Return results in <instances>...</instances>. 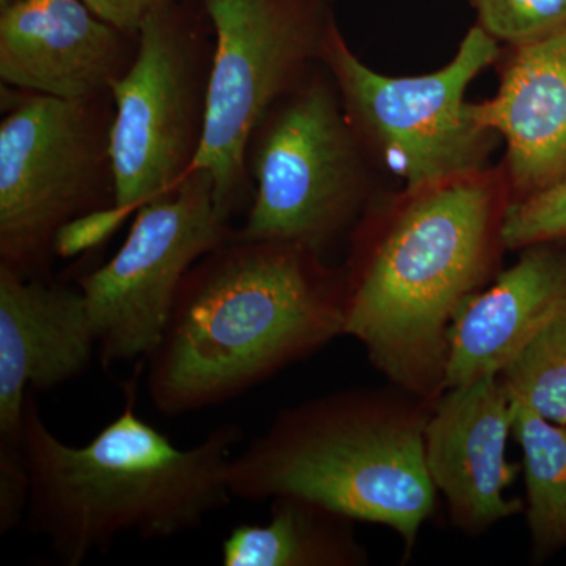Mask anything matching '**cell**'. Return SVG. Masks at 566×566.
<instances>
[{"instance_id":"18","label":"cell","mask_w":566,"mask_h":566,"mask_svg":"<svg viewBox=\"0 0 566 566\" xmlns=\"http://www.w3.org/2000/svg\"><path fill=\"white\" fill-rule=\"evenodd\" d=\"M499 375L516 401L566 427V307Z\"/></svg>"},{"instance_id":"15","label":"cell","mask_w":566,"mask_h":566,"mask_svg":"<svg viewBox=\"0 0 566 566\" xmlns=\"http://www.w3.org/2000/svg\"><path fill=\"white\" fill-rule=\"evenodd\" d=\"M520 259L469 300L449 337L444 390L499 375L566 307V240L521 249Z\"/></svg>"},{"instance_id":"19","label":"cell","mask_w":566,"mask_h":566,"mask_svg":"<svg viewBox=\"0 0 566 566\" xmlns=\"http://www.w3.org/2000/svg\"><path fill=\"white\" fill-rule=\"evenodd\" d=\"M479 28L505 48L545 40L566 29V0H469Z\"/></svg>"},{"instance_id":"14","label":"cell","mask_w":566,"mask_h":566,"mask_svg":"<svg viewBox=\"0 0 566 566\" xmlns=\"http://www.w3.org/2000/svg\"><path fill=\"white\" fill-rule=\"evenodd\" d=\"M497 92L472 103L480 125L505 142L502 164L512 203L566 180V29L505 48Z\"/></svg>"},{"instance_id":"11","label":"cell","mask_w":566,"mask_h":566,"mask_svg":"<svg viewBox=\"0 0 566 566\" xmlns=\"http://www.w3.org/2000/svg\"><path fill=\"white\" fill-rule=\"evenodd\" d=\"M513 420L515 400L501 375L450 387L434 400L424 463L450 523L464 535L486 534L524 512L521 499L506 495L523 472L506 458Z\"/></svg>"},{"instance_id":"2","label":"cell","mask_w":566,"mask_h":566,"mask_svg":"<svg viewBox=\"0 0 566 566\" xmlns=\"http://www.w3.org/2000/svg\"><path fill=\"white\" fill-rule=\"evenodd\" d=\"M345 335L344 271L281 241L233 237L186 274L147 389L164 416L226 403Z\"/></svg>"},{"instance_id":"6","label":"cell","mask_w":566,"mask_h":566,"mask_svg":"<svg viewBox=\"0 0 566 566\" xmlns=\"http://www.w3.org/2000/svg\"><path fill=\"white\" fill-rule=\"evenodd\" d=\"M501 52L475 25L442 69L387 76L354 54L337 25L322 63L371 161L403 180L405 189H419L490 167L501 137L476 122L465 91Z\"/></svg>"},{"instance_id":"3","label":"cell","mask_w":566,"mask_h":566,"mask_svg":"<svg viewBox=\"0 0 566 566\" xmlns=\"http://www.w3.org/2000/svg\"><path fill=\"white\" fill-rule=\"evenodd\" d=\"M243 430L216 428L191 449L175 446L136 411V382L122 415L88 444L52 433L33 390L25 397L21 449L29 472L25 531L50 542L61 564L106 553L123 535L170 539L196 531L234 501L227 482Z\"/></svg>"},{"instance_id":"22","label":"cell","mask_w":566,"mask_h":566,"mask_svg":"<svg viewBox=\"0 0 566 566\" xmlns=\"http://www.w3.org/2000/svg\"><path fill=\"white\" fill-rule=\"evenodd\" d=\"M93 13L137 40L142 21L164 0H81Z\"/></svg>"},{"instance_id":"1","label":"cell","mask_w":566,"mask_h":566,"mask_svg":"<svg viewBox=\"0 0 566 566\" xmlns=\"http://www.w3.org/2000/svg\"><path fill=\"white\" fill-rule=\"evenodd\" d=\"M510 205L504 169L486 167L378 193L354 227L345 335L390 385L428 400L444 392L450 331L502 271Z\"/></svg>"},{"instance_id":"7","label":"cell","mask_w":566,"mask_h":566,"mask_svg":"<svg viewBox=\"0 0 566 566\" xmlns=\"http://www.w3.org/2000/svg\"><path fill=\"white\" fill-rule=\"evenodd\" d=\"M104 95L62 99L22 92L0 123V264L48 279L65 223L115 203Z\"/></svg>"},{"instance_id":"9","label":"cell","mask_w":566,"mask_h":566,"mask_svg":"<svg viewBox=\"0 0 566 566\" xmlns=\"http://www.w3.org/2000/svg\"><path fill=\"white\" fill-rule=\"evenodd\" d=\"M212 51L164 0L142 21L137 50L112 84L115 205L137 211L196 166L207 122Z\"/></svg>"},{"instance_id":"4","label":"cell","mask_w":566,"mask_h":566,"mask_svg":"<svg viewBox=\"0 0 566 566\" xmlns=\"http://www.w3.org/2000/svg\"><path fill=\"white\" fill-rule=\"evenodd\" d=\"M433 405L389 382L283 408L230 460V493L248 502L308 499L349 520L392 528L411 557L438 506L424 463Z\"/></svg>"},{"instance_id":"8","label":"cell","mask_w":566,"mask_h":566,"mask_svg":"<svg viewBox=\"0 0 566 566\" xmlns=\"http://www.w3.org/2000/svg\"><path fill=\"white\" fill-rule=\"evenodd\" d=\"M207 11L216 40L193 169L210 175L216 202L230 218L243 196L256 126L322 65L337 21L334 0H207Z\"/></svg>"},{"instance_id":"10","label":"cell","mask_w":566,"mask_h":566,"mask_svg":"<svg viewBox=\"0 0 566 566\" xmlns=\"http://www.w3.org/2000/svg\"><path fill=\"white\" fill-rule=\"evenodd\" d=\"M229 221L202 169L142 205L118 252L80 282L104 367L148 360L186 274L234 237Z\"/></svg>"},{"instance_id":"21","label":"cell","mask_w":566,"mask_h":566,"mask_svg":"<svg viewBox=\"0 0 566 566\" xmlns=\"http://www.w3.org/2000/svg\"><path fill=\"white\" fill-rule=\"evenodd\" d=\"M132 214V211L114 203L73 219L65 223L55 237V255L71 259L82 252L91 251L104 243L112 233H115V230L120 229L122 223Z\"/></svg>"},{"instance_id":"20","label":"cell","mask_w":566,"mask_h":566,"mask_svg":"<svg viewBox=\"0 0 566 566\" xmlns=\"http://www.w3.org/2000/svg\"><path fill=\"white\" fill-rule=\"evenodd\" d=\"M556 240H566V180L510 205L505 216L506 251Z\"/></svg>"},{"instance_id":"23","label":"cell","mask_w":566,"mask_h":566,"mask_svg":"<svg viewBox=\"0 0 566 566\" xmlns=\"http://www.w3.org/2000/svg\"><path fill=\"white\" fill-rule=\"evenodd\" d=\"M14 2H18V0H0V6H2V9H6V7H9Z\"/></svg>"},{"instance_id":"16","label":"cell","mask_w":566,"mask_h":566,"mask_svg":"<svg viewBox=\"0 0 566 566\" xmlns=\"http://www.w3.org/2000/svg\"><path fill=\"white\" fill-rule=\"evenodd\" d=\"M354 521L297 495L271 501L264 524H238L222 542L223 566H363Z\"/></svg>"},{"instance_id":"5","label":"cell","mask_w":566,"mask_h":566,"mask_svg":"<svg viewBox=\"0 0 566 566\" xmlns=\"http://www.w3.org/2000/svg\"><path fill=\"white\" fill-rule=\"evenodd\" d=\"M322 66V65H318ZM315 66L253 133L255 197L234 237L281 241L324 255L376 199L370 156L346 117L329 71Z\"/></svg>"},{"instance_id":"13","label":"cell","mask_w":566,"mask_h":566,"mask_svg":"<svg viewBox=\"0 0 566 566\" xmlns=\"http://www.w3.org/2000/svg\"><path fill=\"white\" fill-rule=\"evenodd\" d=\"M126 39L81 0H18L0 17V80L54 98L107 95L133 61Z\"/></svg>"},{"instance_id":"12","label":"cell","mask_w":566,"mask_h":566,"mask_svg":"<svg viewBox=\"0 0 566 566\" xmlns=\"http://www.w3.org/2000/svg\"><path fill=\"white\" fill-rule=\"evenodd\" d=\"M96 348L81 289L21 277L0 264V446H21L29 390L73 381Z\"/></svg>"},{"instance_id":"17","label":"cell","mask_w":566,"mask_h":566,"mask_svg":"<svg viewBox=\"0 0 566 566\" xmlns=\"http://www.w3.org/2000/svg\"><path fill=\"white\" fill-rule=\"evenodd\" d=\"M513 436L523 452L532 558L543 560L566 549V427L515 400Z\"/></svg>"}]
</instances>
